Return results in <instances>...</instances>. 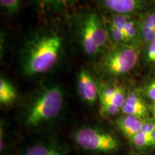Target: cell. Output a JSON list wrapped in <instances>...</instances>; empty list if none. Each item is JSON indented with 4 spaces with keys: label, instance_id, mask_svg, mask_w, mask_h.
Returning a JSON list of instances; mask_svg holds the SVG:
<instances>
[{
    "label": "cell",
    "instance_id": "1",
    "mask_svg": "<svg viewBox=\"0 0 155 155\" xmlns=\"http://www.w3.org/2000/svg\"><path fill=\"white\" fill-rule=\"evenodd\" d=\"M62 39L58 35L42 36L30 46L24 65L28 75L47 73L57 64L62 50Z\"/></svg>",
    "mask_w": 155,
    "mask_h": 155
},
{
    "label": "cell",
    "instance_id": "2",
    "mask_svg": "<svg viewBox=\"0 0 155 155\" xmlns=\"http://www.w3.org/2000/svg\"><path fill=\"white\" fill-rule=\"evenodd\" d=\"M63 105V93L58 86L50 87L40 94L27 114L26 122L37 127L57 117Z\"/></svg>",
    "mask_w": 155,
    "mask_h": 155
},
{
    "label": "cell",
    "instance_id": "3",
    "mask_svg": "<svg viewBox=\"0 0 155 155\" xmlns=\"http://www.w3.org/2000/svg\"><path fill=\"white\" fill-rule=\"evenodd\" d=\"M140 51L138 46L116 45L103 58L102 68L108 74L119 76L131 72L138 63Z\"/></svg>",
    "mask_w": 155,
    "mask_h": 155
},
{
    "label": "cell",
    "instance_id": "4",
    "mask_svg": "<svg viewBox=\"0 0 155 155\" xmlns=\"http://www.w3.org/2000/svg\"><path fill=\"white\" fill-rule=\"evenodd\" d=\"M73 138L81 148L90 152L111 153L119 148V141L111 133L92 127H83L74 133Z\"/></svg>",
    "mask_w": 155,
    "mask_h": 155
},
{
    "label": "cell",
    "instance_id": "5",
    "mask_svg": "<svg viewBox=\"0 0 155 155\" xmlns=\"http://www.w3.org/2000/svg\"><path fill=\"white\" fill-rule=\"evenodd\" d=\"M78 90L81 98L91 104L96 101L98 96V87L91 75L86 70L81 71L78 77Z\"/></svg>",
    "mask_w": 155,
    "mask_h": 155
},
{
    "label": "cell",
    "instance_id": "6",
    "mask_svg": "<svg viewBox=\"0 0 155 155\" xmlns=\"http://www.w3.org/2000/svg\"><path fill=\"white\" fill-rule=\"evenodd\" d=\"M121 111L124 114L134 116L144 119L149 114V107L140 94L131 91L127 95L125 104L121 108Z\"/></svg>",
    "mask_w": 155,
    "mask_h": 155
},
{
    "label": "cell",
    "instance_id": "7",
    "mask_svg": "<svg viewBox=\"0 0 155 155\" xmlns=\"http://www.w3.org/2000/svg\"><path fill=\"white\" fill-rule=\"evenodd\" d=\"M83 22L88 25L94 36L97 45L101 49L107 43L109 38V32L103 24L101 19L96 14H89L85 17Z\"/></svg>",
    "mask_w": 155,
    "mask_h": 155
},
{
    "label": "cell",
    "instance_id": "8",
    "mask_svg": "<svg viewBox=\"0 0 155 155\" xmlns=\"http://www.w3.org/2000/svg\"><path fill=\"white\" fill-rule=\"evenodd\" d=\"M105 7L114 14L129 15L141 8L143 0H102Z\"/></svg>",
    "mask_w": 155,
    "mask_h": 155
},
{
    "label": "cell",
    "instance_id": "9",
    "mask_svg": "<svg viewBox=\"0 0 155 155\" xmlns=\"http://www.w3.org/2000/svg\"><path fill=\"white\" fill-rule=\"evenodd\" d=\"M144 119L137 116L124 114L116 120V126L119 131L129 139L141 131Z\"/></svg>",
    "mask_w": 155,
    "mask_h": 155
},
{
    "label": "cell",
    "instance_id": "10",
    "mask_svg": "<svg viewBox=\"0 0 155 155\" xmlns=\"http://www.w3.org/2000/svg\"><path fill=\"white\" fill-rule=\"evenodd\" d=\"M141 42L148 44L155 40V11L147 13L139 20Z\"/></svg>",
    "mask_w": 155,
    "mask_h": 155
},
{
    "label": "cell",
    "instance_id": "11",
    "mask_svg": "<svg viewBox=\"0 0 155 155\" xmlns=\"http://www.w3.org/2000/svg\"><path fill=\"white\" fill-rule=\"evenodd\" d=\"M17 98V92L9 81L2 78L0 80V102L2 104H9Z\"/></svg>",
    "mask_w": 155,
    "mask_h": 155
},
{
    "label": "cell",
    "instance_id": "12",
    "mask_svg": "<svg viewBox=\"0 0 155 155\" xmlns=\"http://www.w3.org/2000/svg\"><path fill=\"white\" fill-rule=\"evenodd\" d=\"M24 155H65L57 147L42 144H37L29 147Z\"/></svg>",
    "mask_w": 155,
    "mask_h": 155
},
{
    "label": "cell",
    "instance_id": "13",
    "mask_svg": "<svg viewBox=\"0 0 155 155\" xmlns=\"http://www.w3.org/2000/svg\"><path fill=\"white\" fill-rule=\"evenodd\" d=\"M131 143L138 148H147V147H153L152 136L151 134H148L140 131L130 139Z\"/></svg>",
    "mask_w": 155,
    "mask_h": 155
},
{
    "label": "cell",
    "instance_id": "14",
    "mask_svg": "<svg viewBox=\"0 0 155 155\" xmlns=\"http://www.w3.org/2000/svg\"><path fill=\"white\" fill-rule=\"evenodd\" d=\"M108 32H109V35H111L112 40L116 45L129 44V42H128V40L124 31L114 26L111 23L109 25Z\"/></svg>",
    "mask_w": 155,
    "mask_h": 155
},
{
    "label": "cell",
    "instance_id": "15",
    "mask_svg": "<svg viewBox=\"0 0 155 155\" xmlns=\"http://www.w3.org/2000/svg\"><path fill=\"white\" fill-rule=\"evenodd\" d=\"M144 50V60L149 65L155 66V40L146 44Z\"/></svg>",
    "mask_w": 155,
    "mask_h": 155
},
{
    "label": "cell",
    "instance_id": "16",
    "mask_svg": "<svg viewBox=\"0 0 155 155\" xmlns=\"http://www.w3.org/2000/svg\"><path fill=\"white\" fill-rule=\"evenodd\" d=\"M126 98H127V96L125 95L123 89L120 87H116V91L113 98H112L111 104L121 108V110L122 107L125 104Z\"/></svg>",
    "mask_w": 155,
    "mask_h": 155
},
{
    "label": "cell",
    "instance_id": "17",
    "mask_svg": "<svg viewBox=\"0 0 155 155\" xmlns=\"http://www.w3.org/2000/svg\"><path fill=\"white\" fill-rule=\"evenodd\" d=\"M115 91L116 87H105L103 88L99 94L101 103H111Z\"/></svg>",
    "mask_w": 155,
    "mask_h": 155
},
{
    "label": "cell",
    "instance_id": "18",
    "mask_svg": "<svg viewBox=\"0 0 155 155\" xmlns=\"http://www.w3.org/2000/svg\"><path fill=\"white\" fill-rule=\"evenodd\" d=\"M0 4L6 10L9 12H15L19 9V0H0Z\"/></svg>",
    "mask_w": 155,
    "mask_h": 155
},
{
    "label": "cell",
    "instance_id": "19",
    "mask_svg": "<svg viewBox=\"0 0 155 155\" xmlns=\"http://www.w3.org/2000/svg\"><path fill=\"white\" fill-rule=\"evenodd\" d=\"M101 111L103 113L106 115L113 116L118 114L120 111H121V108L114 105L111 103H102L101 104Z\"/></svg>",
    "mask_w": 155,
    "mask_h": 155
},
{
    "label": "cell",
    "instance_id": "20",
    "mask_svg": "<svg viewBox=\"0 0 155 155\" xmlns=\"http://www.w3.org/2000/svg\"><path fill=\"white\" fill-rule=\"evenodd\" d=\"M144 94L152 103H155V78L152 79L144 86Z\"/></svg>",
    "mask_w": 155,
    "mask_h": 155
},
{
    "label": "cell",
    "instance_id": "21",
    "mask_svg": "<svg viewBox=\"0 0 155 155\" xmlns=\"http://www.w3.org/2000/svg\"><path fill=\"white\" fill-rule=\"evenodd\" d=\"M40 3L43 5L48 6V7H61V6L65 5L68 3L71 0H38Z\"/></svg>",
    "mask_w": 155,
    "mask_h": 155
},
{
    "label": "cell",
    "instance_id": "22",
    "mask_svg": "<svg viewBox=\"0 0 155 155\" xmlns=\"http://www.w3.org/2000/svg\"><path fill=\"white\" fill-rule=\"evenodd\" d=\"M151 109H152V114L155 118V103H152V105L151 106Z\"/></svg>",
    "mask_w": 155,
    "mask_h": 155
},
{
    "label": "cell",
    "instance_id": "23",
    "mask_svg": "<svg viewBox=\"0 0 155 155\" xmlns=\"http://www.w3.org/2000/svg\"><path fill=\"white\" fill-rule=\"evenodd\" d=\"M152 140H153V147H154L155 146V129L152 134Z\"/></svg>",
    "mask_w": 155,
    "mask_h": 155
}]
</instances>
